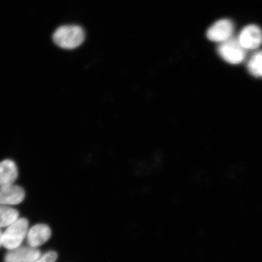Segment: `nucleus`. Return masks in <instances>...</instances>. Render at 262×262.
<instances>
[{
    "instance_id": "20e7f679",
    "label": "nucleus",
    "mask_w": 262,
    "mask_h": 262,
    "mask_svg": "<svg viewBox=\"0 0 262 262\" xmlns=\"http://www.w3.org/2000/svg\"><path fill=\"white\" fill-rule=\"evenodd\" d=\"M41 255V251L38 248L21 245L8 250L5 256V262H35Z\"/></svg>"
},
{
    "instance_id": "423d86ee",
    "label": "nucleus",
    "mask_w": 262,
    "mask_h": 262,
    "mask_svg": "<svg viewBox=\"0 0 262 262\" xmlns=\"http://www.w3.org/2000/svg\"><path fill=\"white\" fill-rule=\"evenodd\" d=\"M238 41L244 49L258 48L262 43L261 29L255 25L247 26L242 31Z\"/></svg>"
},
{
    "instance_id": "1a4fd4ad",
    "label": "nucleus",
    "mask_w": 262,
    "mask_h": 262,
    "mask_svg": "<svg viewBox=\"0 0 262 262\" xmlns=\"http://www.w3.org/2000/svg\"><path fill=\"white\" fill-rule=\"evenodd\" d=\"M18 177V169L11 160L0 162V187L14 184Z\"/></svg>"
},
{
    "instance_id": "ddd939ff",
    "label": "nucleus",
    "mask_w": 262,
    "mask_h": 262,
    "mask_svg": "<svg viewBox=\"0 0 262 262\" xmlns=\"http://www.w3.org/2000/svg\"><path fill=\"white\" fill-rule=\"evenodd\" d=\"M2 233L3 232L0 230V247L2 246Z\"/></svg>"
},
{
    "instance_id": "6e6552de",
    "label": "nucleus",
    "mask_w": 262,
    "mask_h": 262,
    "mask_svg": "<svg viewBox=\"0 0 262 262\" xmlns=\"http://www.w3.org/2000/svg\"><path fill=\"white\" fill-rule=\"evenodd\" d=\"M25 198V192L20 186L12 184L0 187V205H18Z\"/></svg>"
},
{
    "instance_id": "f257e3e1",
    "label": "nucleus",
    "mask_w": 262,
    "mask_h": 262,
    "mask_svg": "<svg viewBox=\"0 0 262 262\" xmlns=\"http://www.w3.org/2000/svg\"><path fill=\"white\" fill-rule=\"evenodd\" d=\"M85 34L77 25H65L58 28L53 34V41L58 47L65 49L77 48L83 43Z\"/></svg>"
},
{
    "instance_id": "f8f14e48",
    "label": "nucleus",
    "mask_w": 262,
    "mask_h": 262,
    "mask_svg": "<svg viewBox=\"0 0 262 262\" xmlns=\"http://www.w3.org/2000/svg\"><path fill=\"white\" fill-rule=\"evenodd\" d=\"M58 258V255L56 252L54 251H49L41 254L40 257L35 262H55Z\"/></svg>"
},
{
    "instance_id": "0eeeda50",
    "label": "nucleus",
    "mask_w": 262,
    "mask_h": 262,
    "mask_svg": "<svg viewBox=\"0 0 262 262\" xmlns=\"http://www.w3.org/2000/svg\"><path fill=\"white\" fill-rule=\"evenodd\" d=\"M51 236V230L48 225L37 224L29 229L26 241L28 245L38 248L49 241Z\"/></svg>"
},
{
    "instance_id": "9b49d317",
    "label": "nucleus",
    "mask_w": 262,
    "mask_h": 262,
    "mask_svg": "<svg viewBox=\"0 0 262 262\" xmlns=\"http://www.w3.org/2000/svg\"><path fill=\"white\" fill-rule=\"evenodd\" d=\"M250 73L256 77H262V51L256 52L248 62Z\"/></svg>"
},
{
    "instance_id": "39448f33",
    "label": "nucleus",
    "mask_w": 262,
    "mask_h": 262,
    "mask_svg": "<svg viewBox=\"0 0 262 262\" xmlns=\"http://www.w3.org/2000/svg\"><path fill=\"white\" fill-rule=\"evenodd\" d=\"M234 25L229 19H221L209 28L206 36L209 40L222 42L228 40L233 33Z\"/></svg>"
},
{
    "instance_id": "f03ea898",
    "label": "nucleus",
    "mask_w": 262,
    "mask_h": 262,
    "mask_svg": "<svg viewBox=\"0 0 262 262\" xmlns=\"http://www.w3.org/2000/svg\"><path fill=\"white\" fill-rule=\"evenodd\" d=\"M27 219L19 218L9 226L2 233V246L11 250L22 245L29 230Z\"/></svg>"
},
{
    "instance_id": "9d476101",
    "label": "nucleus",
    "mask_w": 262,
    "mask_h": 262,
    "mask_svg": "<svg viewBox=\"0 0 262 262\" xmlns=\"http://www.w3.org/2000/svg\"><path fill=\"white\" fill-rule=\"evenodd\" d=\"M19 212L9 206L0 205V228L8 227L18 220Z\"/></svg>"
},
{
    "instance_id": "7ed1b4c3",
    "label": "nucleus",
    "mask_w": 262,
    "mask_h": 262,
    "mask_svg": "<svg viewBox=\"0 0 262 262\" xmlns=\"http://www.w3.org/2000/svg\"><path fill=\"white\" fill-rule=\"evenodd\" d=\"M219 53L226 61L231 64H238L243 61L246 55L245 49L238 40L228 39L219 46Z\"/></svg>"
}]
</instances>
